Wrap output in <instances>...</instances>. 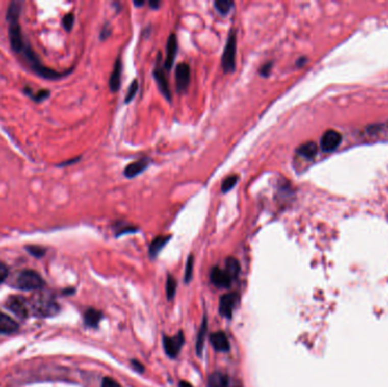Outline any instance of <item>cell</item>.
Here are the masks:
<instances>
[{
	"label": "cell",
	"mask_w": 388,
	"mask_h": 387,
	"mask_svg": "<svg viewBox=\"0 0 388 387\" xmlns=\"http://www.w3.org/2000/svg\"><path fill=\"white\" fill-rule=\"evenodd\" d=\"M175 81L178 92H184V91L188 90L191 81V68L189 64L179 63L176 66Z\"/></svg>",
	"instance_id": "cell-4"
},
{
	"label": "cell",
	"mask_w": 388,
	"mask_h": 387,
	"mask_svg": "<svg viewBox=\"0 0 388 387\" xmlns=\"http://www.w3.org/2000/svg\"><path fill=\"white\" fill-rule=\"evenodd\" d=\"M177 37L174 33H171L169 35V38L167 40V43H166V59L164 63V69L165 70H169L175 63V58H176V54H177Z\"/></svg>",
	"instance_id": "cell-7"
},
{
	"label": "cell",
	"mask_w": 388,
	"mask_h": 387,
	"mask_svg": "<svg viewBox=\"0 0 388 387\" xmlns=\"http://www.w3.org/2000/svg\"><path fill=\"white\" fill-rule=\"evenodd\" d=\"M21 6L22 3L13 2L9 5L7 9V22L9 23V39H11V44L14 53L16 54L19 59L23 60L25 65H27L30 69H32L35 74L49 80H57L63 78L62 73L46 67V66L41 63V60L38 58L37 54L33 52L31 45L28 43V41H25V39L23 38L21 25H19Z\"/></svg>",
	"instance_id": "cell-1"
},
{
	"label": "cell",
	"mask_w": 388,
	"mask_h": 387,
	"mask_svg": "<svg viewBox=\"0 0 388 387\" xmlns=\"http://www.w3.org/2000/svg\"><path fill=\"white\" fill-rule=\"evenodd\" d=\"M176 286H177V283H176L174 277L171 276V275H169L167 278V283H166V292H167V298L169 300H171L175 297Z\"/></svg>",
	"instance_id": "cell-24"
},
{
	"label": "cell",
	"mask_w": 388,
	"mask_h": 387,
	"mask_svg": "<svg viewBox=\"0 0 388 387\" xmlns=\"http://www.w3.org/2000/svg\"><path fill=\"white\" fill-rule=\"evenodd\" d=\"M18 329V325L9 316L0 312V333L12 334Z\"/></svg>",
	"instance_id": "cell-15"
},
{
	"label": "cell",
	"mask_w": 388,
	"mask_h": 387,
	"mask_svg": "<svg viewBox=\"0 0 388 387\" xmlns=\"http://www.w3.org/2000/svg\"><path fill=\"white\" fill-rule=\"evenodd\" d=\"M138 90H139V82H138V80H134L132 84H131V86L128 88L127 94H126V96H125V104H128L134 99V96H135V94H137Z\"/></svg>",
	"instance_id": "cell-26"
},
{
	"label": "cell",
	"mask_w": 388,
	"mask_h": 387,
	"mask_svg": "<svg viewBox=\"0 0 388 387\" xmlns=\"http://www.w3.org/2000/svg\"><path fill=\"white\" fill-rule=\"evenodd\" d=\"M170 240V236H157L154 240L151 242L149 248V253L151 258H156L158 256V253L163 250L166 244Z\"/></svg>",
	"instance_id": "cell-17"
},
{
	"label": "cell",
	"mask_w": 388,
	"mask_h": 387,
	"mask_svg": "<svg viewBox=\"0 0 388 387\" xmlns=\"http://www.w3.org/2000/svg\"><path fill=\"white\" fill-rule=\"evenodd\" d=\"M210 279L215 286L217 287H228L233 282V279L228 275L225 269H220L219 267H215L210 272Z\"/></svg>",
	"instance_id": "cell-10"
},
{
	"label": "cell",
	"mask_w": 388,
	"mask_h": 387,
	"mask_svg": "<svg viewBox=\"0 0 388 387\" xmlns=\"http://www.w3.org/2000/svg\"><path fill=\"white\" fill-rule=\"evenodd\" d=\"M149 159L148 158H143V159H139L137 161H133L125 167L124 175L127 178H134L138 175L142 174V173L149 167Z\"/></svg>",
	"instance_id": "cell-11"
},
{
	"label": "cell",
	"mask_w": 388,
	"mask_h": 387,
	"mask_svg": "<svg viewBox=\"0 0 388 387\" xmlns=\"http://www.w3.org/2000/svg\"><path fill=\"white\" fill-rule=\"evenodd\" d=\"M122 70H123V64H122V60H120V58L118 57L117 59H116L113 72L112 74H110V78H109V88H110V91H113V92H117L120 88Z\"/></svg>",
	"instance_id": "cell-13"
},
{
	"label": "cell",
	"mask_w": 388,
	"mask_h": 387,
	"mask_svg": "<svg viewBox=\"0 0 388 387\" xmlns=\"http://www.w3.org/2000/svg\"><path fill=\"white\" fill-rule=\"evenodd\" d=\"M184 336L183 333H178L174 337H168V336H165L164 337V349L166 351V354H167L169 358L174 359L176 356L178 355L180 349L184 344Z\"/></svg>",
	"instance_id": "cell-6"
},
{
	"label": "cell",
	"mask_w": 388,
	"mask_h": 387,
	"mask_svg": "<svg viewBox=\"0 0 388 387\" xmlns=\"http://www.w3.org/2000/svg\"><path fill=\"white\" fill-rule=\"evenodd\" d=\"M234 5V2H231V0H216L214 3L216 11L221 15L229 14L231 9H233Z\"/></svg>",
	"instance_id": "cell-21"
},
{
	"label": "cell",
	"mask_w": 388,
	"mask_h": 387,
	"mask_svg": "<svg viewBox=\"0 0 388 387\" xmlns=\"http://www.w3.org/2000/svg\"><path fill=\"white\" fill-rule=\"evenodd\" d=\"M210 343L218 352H227L229 350V342L227 335L224 332H221V330L216 332L210 336Z\"/></svg>",
	"instance_id": "cell-14"
},
{
	"label": "cell",
	"mask_w": 388,
	"mask_h": 387,
	"mask_svg": "<svg viewBox=\"0 0 388 387\" xmlns=\"http://www.w3.org/2000/svg\"><path fill=\"white\" fill-rule=\"evenodd\" d=\"M221 67L225 73H233L236 67V34L231 30L228 34L223 57H221Z\"/></svg>",
	"instance_id": "cell-2"
},
{
	"label": "cell",
	"mask_w": 388,
	"mask_h": 387,
	"mask_svg": "<svg viewBox=\"0 0 388 387\" xmlns=\"http://www.w3.org/2000/svg\"><path fill=\"white\" fill-rule=\"evenodd\" d=\"M206 329H208V324H206V317L204 316V318L202 320V324H201V327L199 329L198 338H196V353H198L199 356H201V354H202V352H203Z\"/></svg>",
	"instance_id": "cell-18"
},
{
	"label": "cell",
	"mask_w": 388,
	"mask_h": 387,
	"mask_svg": "<svg viewBox=\"0 0 388 387\" xmlns=\"http://www.w3.org/2000/svg\"><path fill=\"white\" fill-rule=\"evenodd\" d=\"M7 307L19 318L28 317V307L25 300L21 297H11L7 301Z\"/></svg>",
	"instance_id": "cell-12"
},
{
	"label": "cell",
	"mask_w": 388,
	"mask_h": 387,
	"mask_svg": "<svg viewBox=\"0 0 388 387\" xmlns=\"http://www.w3.org/2000/svg\"><path fill=\"white\" fill-rule=\"evenodd\" d=\"M193 268H194V259H193L192 256H190L189 259H188V262H186L185 275H184V281L186 283H189L191 281V279H192Z\"/></svg>",
	"instance_id": "cell-25"
},
{
	"label": "cell",
	"mask_w": 388,
	"mask_h": 387,
	"mask_svg": "<svg viewBox=\"0 0 388 387\" xmlns=\"http://www.w3.org/2000/svg\"><path fill=\"white\" fill-rule=\"evenodd\" d=\"M228 377L223 373H214L208 378V387H228Z\"/></svg>",
	"instance_id": "cell-19"
},
{
	"label": "cell",
	"mask_w": 388,
	"mask_h": 387,
	"mask_svg": "<svg viewBox=\"0 0 388 387\" xmlns=\"http://www.w3.org/2000/svg\"><path fill=\"white\" fill-rule=\"evenodd\" d=\"M74 21H75V18H74V15L72 13L67 14L66 16L64 17L63 25H64V28L66 29V31H70V30H72L73 25H74Z\"/></svg>",
	"instance_id": "cell-27"
},
{
	"label": "cell",
	"mask_w": 388,
	"mask_h": 387,
	"mask_svg": "<svg viewBox=\"0 0 388 387\" xmlns=\"http://www.w3.org/2000/svg\"><path fill=\"white\" fill-rule=\"evenodd\" d=\"M271 68H273V62H268L266 63L265 65H263L259 69V74L261 76H264V78H267V76H269L270 72H271Z\"/></svg>",
	"instance_id": "cell-29"
},
{
	"label": "cell",
	"mask_w": 388,
	"mask_h": 387,
	"mask_svg": "<svg viewBox=\"0 0 388 387\" xmlns=\"http://www.w3.org/2000/svg\"><path fill=\"white\" fill-rule=\"evenodd\" d=\"M342 135L335 130H328L322 134L320 139V147L325 152H331L340 147Z\"/></svg>",
	"instance_id": "cell-5"
},
{
	"label": "cell",
	"mask_w": 388,
	"mask_h": 387,
	"mask_svg": "<svg viewBox=\"0 0 388 387\" xmlns=\"http://www.w3.org/2000/svg\"><path fill=\"white\" fill-rule=\"evenodd\" d=\"M138 232V228L137 227H133V226H123L120 225V227L117 228V232H116V235L119 236V235H123V234L125 233H135Z\"/></svg>",
	"instance_id": "cell-28"
},
{
	"label": "cell",
	"mask_w": 388,
	"mask_h": 387,
	"mask_svg": "<svg viewBox=\"0 0 388 387\" xmlns=\"http://www.w3.org/2000/svg\"><path fill=\"white\" fill-rule=\"evenodd\" d=\"M101 318H102L101 312L94 309H89L84 315V323L88 326H90V327H97Z\"/></svg>",
	"instance_id": "cell-20"
},
{
	"label": "cell",
	"mask_w": 388,
	"mask_h": 387,
	"mask_svg": "<svg viewBox=\"0 0 388 387\" xmlns=\"http://www.w3.org/2000/svg\"><path fill=\"white\" fill-rule=\"evenodd\" d=\"M28 251L30 253H31L32 256L38 257V258L42 257L43 254H44V252H46V250H44L43 248H41V247H34V246L33 247H28Z\"/></svg>",
	"instance_id": "cell-30"
},
{
	"label": "cell",
	"mask_w": 388,
	"mask_h": 387,
	"mask_svg": "<svg viewBox=\"0 0 388 387\" xmlns=\"http://www.w3.org/2000/svg\"><path fill=\"white\" fill-rule=\"evenodd\" d=\"M297 155L306 158V159H312L315 158L317 152H318V147L315 143V142H305V143L301 144L299 148H297Z\"/></svg>",
	"instance_id": "cell-16"
},
{
	"label": "cell",
	"mask_w": 388,
	"mask_h": 387,
	"mask_svg": "<svg viewBox=\"0 0 388 387\" xmlns=\"http://www.w3.org/2000/svg\"><path fill=\"white\" fill-rule=\"evenodd\" d=\"M238 181H239L238 175H230L228 177H226L223 182V184H221V192L223 193L229 192L231 188L238 184Z\"/></svg>",
	"instance_id": "cell-23"
},
{
	"label": "cell",
	"mask_w": 388,
	"mask_h": 387,
	"mask_svg": "<svg viewBox=\"0 0 388 387\" xmlns=\"http://www.w3.org/2000/svg\"><path fill=\"white\" fill-rule=\"evenodd\" d=\"M225 271L228 273L231 279H235L240 273V262L236 260L235 258H227V260H226Z\"/></svg>",
	"instance_id": "cell-22"
},
{
	"label": "cell",
	"mask_w": 388,
	"mask_h": 387,
	"mask_svg": "<svg viewBox=\"0 0 388 387\" xmlns=\"http://www.w3.org/2000/svg\"><path fill=\"white\" fill-rule=\"evenodd\" d=\"M239 301V297L236 293L225 294L224 297L220 298L219 301V312L221 316H224L226 318H231L233 315L234 308L236 303Z\"/></svg>",
	"instance_id": "cell-8"
},
{
	"label": "cell",
	"mask_w": 388,
	"mask_h": 387,
	"mask_svg": "<svg viewBox=\"0 0 388 387\" xmlns=\"http://www.w3.org/2000/svg\"><path fill=\"white\" fill-rule=\"evenodd\" d=\"M153 78L157 82L158 88L160 90V92L164 94V96L168 101L171 100V91L169 88V83H168V79L166 76L165 69L161 68L159 65L156 66V68L153 69Z\"/></svg>",
	"instance_id": "cell-9"
},
{
	"label": "cell",
	"mask_w": 388,
	"mask_h": 387,
	"mask_svg": "<svg viewBox=\"0 0 388 387\" xmlns=\"http://www.w3.org/2000/svg\"><path fill=\"white\" fill-rule=\"evenodd\" d=\"M132 365H133L135 370L139 371V373H143V370H144L143 369V366L141 365L140 362H138V361H132Z\"/></svg>",
	"instance_id": "cell-33"
},
{
	"label": "cell",
	"mask_w": 388,
	"mask_h": 387,
	"mask_svg": "<svg viewBox=\"0 0 388 387\" xmlns=\"http://www.w3.org/2000/svg\"><path fill=\"white\" fill-rule=\"evenodd\" d=\"M7 276H8V268L6 264L0 261V284L7 278Z\"/></svg>",
	"instance_id": "cell-31"
},
{
	"label": "cell",
	"mask_w": 388,
	"mask_h": 387,
	"mask_svg": "<svg viewBox=\"0 0 388 387\" xmlns=\"http://www.w3.org/2000/svg\"><path fill=\"white\" fill-rule=\"evenodd\" d=\"M179 387H193L192 385H191L190 383H188V381H180L179 383Z\"/></svg>",
	"instance_id": "cell-35"
},
{
	"label": "cell",
	"mask_w": 388,
	"mask_h": 387,
	"mask_svg": "<svg viewBox=\"0 0 388 387\" xmlns=\"http://www.w3.org/2000/svg\"><path fill=\"white\" fill-rule=\"evenodd\" d=\"M101 387H122V386H120L116 380L109 378V377H106V378H104L102 380Z\"/></svg>",
	"instance_id": "cell-32"
},
{
	"label": "cell",
	"mask_w": 388,
	"mask_h": 387,
	"mask_svg": "<svg viewBox=\"0 0 388 387\" xmlns=\"http://www.w3.org/2000/svg\"><path fill=\"white\" fill-rule=\"evenodd\" d=\"M44 285L42 277L34 271H24L17 277V287L24 291H33Z\"/></svg>",
	"instance_id": "cell-3"
},
{
	"label": "cell",
	"mask_w": 388,
	"mask_h": 387,
	"mask_svg": "<svg viewBox=\"0 0 388 387\" xmlns=\"http://www.w3.org/2000/svg\"><path fill=\"white\" fill-rule=\"evenodd\" d=\"M149 5L152 9H158L160 7V2H158V0H151Z\"/></svg>",
	"instance_id": "cell-34"
},
{
	"label": "cell",
	"mask_w": 388,
	"mask_h": 387,
	"mask_svg": "<svg viewBox=\"0 0 388 387\" xmlns=\"http://www.w3.org/2000/svg\"><path fill=\"white\" fill-rule=\"evenodd\" d=\"M144 5V2H134V6L137 7H142Z\"/></svg>",
	"instance_id": "cell-36"
}]
</instances>
